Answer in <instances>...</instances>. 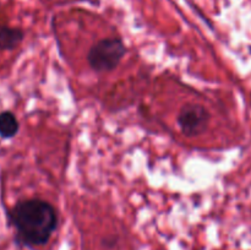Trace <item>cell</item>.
I'll return each instance as SVG.
<instances>
[{
	"label": "cell",
	"instance_id": "cell-1",
	"mask_svg": "<svg viewBox=\"0 0 251 250\" xmlns=\"http://www.w3.org/2000/svg\"><path fill=\"white\" fill-rule=\"evenodd\" d=\"M10 221L16 238L29 248L43 247L55 232L58 216L53 206L41 199H28L17 202L10 211Z\"/></svg>",
	"mask_w": 251,
	"mask_h": 250
},
{
	"label": "cell",
	"instance_id": "cell-2",
	"mask_svg": "<svg viewBox=\"0 0 251 250\" xmlns=\"http://www.w3.org/2000/svg\"><path fill=\"white\" fill-rule=\"evenodd\" d=\"M126 53L124 43L120 38L102 39L90 49L87 60L91 68L97 73L112 71L119 65Z\"/></svg>",
	"mask_w": 251,
	"mask_h": 250
},
{
	"label": "cell",
	"instance_id": "cell-4",
	"mask_svg": "<svg viewBox=\"0 0 251 250\" xmlns=\"http://www.w3.org/2000/svg\"><path fill=\"white\" fill-rule=\"evenodd\" d=\"M24 39V32L20 28L0 26V50L14 49Z\"/></svg>",
	"mask_w": 251,
	"mask_h": 250
},
{
	"label": "cell",
	"instance_id": "cell-5",
	"mask_svg": "<svg viewBox=\"0 0 251 250\" xmlns=\"http://www.w3.org/2000/svg\"><path fill=\"white\" fill-rule=\"evenodd\" d=\"M19 131V122L11 112L0 113V136L4 139L14 137Z\"/></svg>",
	"mask_w": 251,
	"mask_h": 250
},
{
	"label": "cell",
	"instance_id": "cell-3",
	"mask_svg": "<svg viewBox=\"0 0 251 250\" xmlns=\"http://www.w3.org/2000/svg\"><path fill=\"white\" fill-rule=\"evenodd\" d=\"M210 122V113L205 107L199 104H188L181 108L178 117V124L181 132L186 136H198L205 131Z\"/></svg>",
	"mask_w": 251,
	"mask_h": 250
}]
</instances>
